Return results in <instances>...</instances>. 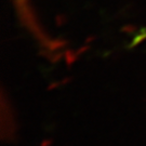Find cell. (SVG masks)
Masks as SVG:
<instances>
[{"mask_svg": "<svg viewBox=\"0 0 146 146\" xmlns=\"http://www.w3.org/2000/svg\"><path fill=\"white\" fill-rule=\"evenodd\" d=\"M17 16L20 24L30 33L36 39H38L43 44L50 43L48 34L45 33L37 19V15L34 12L30 0H9Z\"/></svg>", "mask_w": 146, "mask_h": 146, "instance_id": "obj_1", "label": "cell"}]
</instances>
